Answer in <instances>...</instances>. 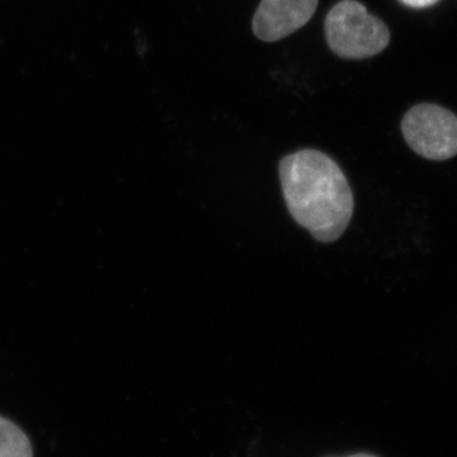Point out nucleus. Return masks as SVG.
Returning a JSON list of instances; mask_svg holds the SVG:
<instances>
[{
  "label": "nucleus",
  "instance_id": "obj_1",
  "mask_svg": "<svg viewBox=\"0 0 457 457\" xmlns=\"http://www.w3.org/2000/svg\"><path fill=\"white\" fill-rule=\"evenodd\" d=\"M288 212L315 240L332 243L350 224L354 198L337 162L314 149L286 155L278 167Z\"/></svg>",
  "mask_w": 457,
  "mask_h": 457
},
{
  "label": "nucleus",
  "instance_id": "obj_5",
  "mask_svg": "<svg viewBox=\"0 0 457 457\" xmlns=\"http://www.w3.org/2000/svg\"><path fill=\"white\" fill-rule=\"evenodd\" d=\"M0 457H33L29 436L4 417H0Z\"/></svg>",
  "mask_w": 457,
  "mask_h": 457
},
{
  "label": "nucleus",
  "instance_id": "obj_2",
  "mask_svg": "<svg viewBox=\"0 0 457 457\" xmlns=\"http://www.w3.org/2000/svg\"><path fill=\"white\" fill-rule=\"evenodd\" d=\"M326 36L330 50L342 59H368L383 53L390 42L386 25L357 0H341L330 9Z\"/></svg>",
  "mask_w": 457,
  "mask_h": 457
},
{
  "label": "nucleus",
  "instance_id": "obj_3",
  "mask_svg": "<svg viewBox=\"0 0 457 457\" xmlns=\"http://www.w3.org/2000/svg\"><path fill=\"white\" fill-rule=\"evenodd\" d=\"M402 132L409 147L428 161L457 155V117L446 108L420 104L405 113Z\"/></svg>",
  "mask_w": 457,
  "mask_h": 457
},
{
  "label": "nucleus",
  "instance_id": "obj_6",
  "mask_svg": "<svg viewBox=\"0 0 457 457\" xmlns=\"http://www.w3.org/2000/svg\"><path fill=\"white\" fill-rule=\"evenodd\" d=\"M399 2L407 5L409 8L422 9L432 7V5H435L436 3L440 2V0H399Z\"/></svg>",
  "mask_w": 457,
  "mask_h": 457
},
{
  "label": "nucleus",
  "instance_id": "obj_7",
  "mask_svg": "<svg viewBox=\"0 0 457 457\" xmlns=\"http://www.w3.org/2000/svg\"><path fill=\"white\" fill-rule=\"evenodd\" d=\"M345 457H378L375 455H370V453H356V455L345 456Z\"/></svg>",
  "mask_w": 457,
  "mask_h": 457
},
{
  "label": "nucleus",
  "instance_id": "obj_4",
  "mask_svg": "<svg viewBox=\"0 0 457 457\" xmlns=\"http://www.w3.org/2000/svg\"><path fill=\"white\" fill-rule=\"evenodd\" d=\"M318 0H262L253 17L260 40L275 42L305 26L317 11Z\"/></svg>",
  "mask_w": 457,
  "mask_h": 457
}]
</instances>
